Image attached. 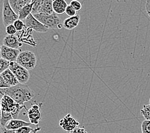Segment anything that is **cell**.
I'll list each match as a JSON object with an SVG mask.
<instances>
[{
	"label": "cell",
	"mask_w": 150,
	"mask_h": 133,
	"mask_svg": "<svg viewBox=\"0 0 150 133\" xmlns=\"http://www.w3.org/2000/svg\"><path fill=\"white\" fill-rule=\"evenodd\" d=\"M0 93L3 95H8L21 105L24 106V104L30 101L33 99L35 93L26 85L19 84L14 87L8 88H0Z\"/></svg>",
	"instance_id": "cell-1"
},
{
	"label": "cell",
	"mask_w": 150,
	"mask_h": 133,
	"mask_svg": "<svg viewBox=\"0 0 150 133\" xmlns=\"http://www.w3.org/2000/svg\"><path fill=\"white\" fill-rule=\"evenodd\" d=\"M23 108L26 110V107L17 103L10 97L8 95H3L1 99V111L10 113L13 119H17V117Z\"/></svg>",
	"instance_id": "cell-2"
},
{
	"label": "cell",
	"mask_w": 150,
	"mask_h": 133,
	"mask_svg": "<svg viewBox=\"0 0 150 133\" xmlns=\"http://www.w3.org/2000/svg\"><path fill=\"white\" fill-rule=\"evenodd\" d=\"M33 16L49 29H61L63 27L62 20L55 13L51 15L35 14Z\"/></svg>",
	"instance_id": "cell-3"
},
{
	"label": "cell",
	"mask_w": 150,
	"mask_h": 133,
	"mask_svg": "<svg viewBox=\"0 0 150 133\" xmlns=\"http://www.w3.org/2000/svg\"><path fill=\"white\" fill-rule=\"evenodd\" d=\"M16 62L25 69L30 70L33 69L37 65V56L30 51H23L20 53Z\"/></svg>",
	"instance_id": "cell-4"
},
{
	"label": "cell",
	"mask_w": 150,
	"mask_h": 133,
	"mask_svg": "<svg viewBox=\"0 0 150 133\" xmlns=\"http://www.w3.org/2000/svg\"><path fill=\"white\" fill-rule=\"evenodd\" d=\"M52 3L53 1L52 0H35L32 10V14L51 15L54 14Z\"/></svg>",
	"instance_id": "cell-5"
},
{
	"label": "cell",
	"mask_w": 150,
	"mask_h": 133,
	"mask_svg": "<svg viewBox=\"0 0 150 133\" xmlns=\"http://www.w3.org/2000/svg\"><path fill=\"white\" fill-rule=\"evenodd\" d=\"M9 69L12 72L20 84L26 85V83L30 80V74L29 70L20 65L16 62H10Z\"/></svg>",
	"instance_id": "cell-6"
},
{
	"label": "cell",
	"mask_w": 150,
	"mask_h": 133,
	"mask_svg": "<svg viewBox=\"0 0 150 133\" xmlns=\"http://www.w3.org/2000/svg\"><path fill=\"white\" fill-rule=\"evenodd\" d=\"M19 19V16L13 11L10 5L8 0H4L3 2V22L5 26L13 24Z\"/></svg>",
	"instance_id": "cell-7"
},
{
	"label": "cell",
	"mask_w": 150,
	"mask_h": 133,
	"mask_svg": "<svg viewBox=\"0 0 150 133\" xmlns=\"http://www.w3.org/2000/svg\"><path fill=\"white\" fill-rule=\"evenodd\" d=\"M25 26L35 31L38 33H47L49 28L42 24L35 18L33 14H31L24 20Z\"/></svg>",
	"instance_id": "cell-8"
},
{
	"label": "cell",
	"mask_w": 150,
	"mask_h": 133,
	"mask_svg": "<svg viewBox=\"0 0 150 133\" xmlns=\"http://www.w3.org/2000/svg\"><path fill=\"white\" fill-rule=\"evenodd\" d=\"M59 126L63 130L70 132L74 131V129L79 127L80 123L75 119V118L71 115L70 114H67L66 116L59 120Z\"/></svg>",
	"instance_id": "cell-9"
},
{
	"label": "cell",
	"mask_w": 150,
	"mask_h": 133,
	"mask_svg": "<svg viewBox=\"0 0 150 133\" xmlns=\"http://www.w3.org/2000/svg\"><path fill=\"white\" fill-rule=\"evenodd\" d=\"M28 119L31 124L38 125L42 118V113L40 110V106L34 104L27 111Z\"/></svg>",
	"instance_id": "cell-10"
},
{
	"label": "cell",
	"mask_w": 150,
	"mask_h": 133,
	"mask_svg": "<svg viewBox=\"0 0 150 133\" xmlns=\"http://www.w3.org/2000/svg\"><path fill=\"white\" fill-rule=\"evenodd\" d=\"M20 49L10 48L4 45L1 46V58L5 59L10 62H16L18 56L21 53Z\"/></svg>",
	"instance_id": "cell-11"
},
{
	"label": "cell",
	"mask_w": 150,
	"mask_h": 133,
	"mask_svg": "<svg viewBox=\"0 0 150 133\" xmlns=\"http://www.w3.org/2000/svg\"><path fill=\"white\" fill-rule=\"evenodd\" d=\"M3 44L10 48L19 49L21 46H23L22 43H21L18 37L16 35H6L3 41Z\"/></svg>",
	"instance_id": "cell-12"
},
{
	"label": "cell",
	"mask_w": 150,
	"mask_h": 133,
	"mask_svg": "<svg viewBox=\"0 0 150 133\" xmlns=\"http://www.w3.org/2000/svg\"><path fill=\"white\" fill-rule=\"evenodd\" d=\"M31 124L30 122H27L22 120L19 119H12L8 122V124L6 125L5 128L7 130L16 131L21 127L30 126Z\"/></svg>",
	"instance_id": "cell-13"
},
{
	"label": "cell",
	"mask_w": 150,
	"mask_h": 133,
	"mask_svg": "<svg viewBox=\"0 0 150 133\" xmlns=\"http://www.w3.org/2000/svg\"><path fill=\"white\" fill-rule=\"evenodd\" d=\"M0 76L4 79V80L6 82V83L8 84L10 87H14V86H16L20 84L12 72L9 69L5 70L3 73H1Z\"/></svg>",
	"instance_id": "cell-14"
},
{
	"label": "cell",
	"mask_w": 150,
	"mask_h": 133,
	"mask_svg": "<svg viewBox=\"0 0 150 133\" xmlns=\"http://www.w3.org/2000/svg\"><path fill=\"white\" fill-rule=\"evenodd\" d=\"M33 1V0H10L9 3L13 11L19 16L20 11L23 7L31 3Z\"/></svg>",
	"instance_id": "cell-15"
},
{
	"label": "cell",
	"mask_w": 150,
	"mask_h": 133,
	"mask_svg": "<svg viewBox=\"0 0 150 133\" xmlns=\"http://www.w3.org/2000/svg\"><path fill=\"white\" fill-rule=\"evenodd\" d=\"M80 19L81 17L79 15L67 18V19L64 20L63 23V28H65V29L69 30H72L74 29L79 24Z\"/></svg>",
	"instance_id": "cell-16"
},
{
	"label": "cell",
	"mask_w": 150,
	"mask_h": 133,
	"mask_svg": "<svg viewBox=\"0 0 150 133\" xmlns=\"http://www.w3.org/2000/svg\"><path fill=\"white\" fill-rule=\"evenodd\" d=\"M68 5L65 0H54L52 3L53 10L57 15H63L65 13Z\"/></svg>",
	"instance_id": "cell-17"
},
{
	"label": "cell",
	"mask_w": 150,
	"mask_h": 133,
	"mask_svg": "<svg viewBox=\"0 0 150 133\" xmlns=\"http://www.w3.org/2000/svg\"><path fill=\"white\" fill-rule=\"evenodd\" d=\"M35 1V0H33L31 3L28 4L27 5L23 7V9L21 10L19 14V19L21 21H24L28 16L32 14V10H33V7Z\"/></svg>",
	"instance_id": "cell-18"
},
{
	"label": "cell",
	"mask_w": 150,
	"mask_h": 133,
	"mask_svg": "<svg viewBox=\"0 0 150 133\" xmlns=\"http://www.w3.org/2000/svg\"><path fill=\"white\" fill-rule=\"evenodd\" d=\"M41 127H37V128H32L30 126H26L21 127L16 131V133H37L41 130Z\"/></svg>",
	"instance_id": "cell-19"
},
{
	"label": "cell",
	"mask_w": 150,
	"mask_h": 133,
	"mask_svg": "<svg viewBox=\"0 0 150 133\" xmlns=\"http://www.w3.org/2000/svg\"><path fill=\"white\" fill-rule=\"evenodd\" d=\"M141 113L145 120H150V104L143 106V107L141 110Z\"/></svg>",
	"instance_id": "cell-20"
},
{
	"label": "cell",
	"mask_w": 150,
	"mask_h": 133,
	"mask_svg": "<svg viewBox=\"0 0 150 133\" xmlns=\"http://www.w3.org/2000/svg\"><path fill=\"white\" fill-rule=\"evenodd\" d=\"M10 62L9 61L1 58V59H0V73H2L5 70L8 69L10 67Z\"/></svg>",
	"instance_id": "cell-21"
},
{
	"label": "cell",
	"mask_w": 150,
	"mask_h": 133,
	"mask_svg": "<svg viewBox=\"0 0 150 133\" xmlns=\"http://www.w3.org/2000/svg\"><path fill=\"white\" fill-rule=\"evenodd\" d=\"M142 133H150V120H144L141 124Z\"/></svg>",
	"instance_id": "cell-22"
},
{
	"label": "cell",
	"mask_w": 150,
	"mask_h": 133,
	"mask_svg": "<svg viewBox=\"0 0 150 133\" xmlns=\"http://www.w3.org/2000/svg\"><path fill=\"white\" fill-rule=\"evenodd\" d=\"M70 5L72 7V8L77 12H80L83 9V5H82L81 3L77 0H73V1L70 3Z\"/></svg>",
	"instance_id": "cell-23"
},
{
	"label": "cell",
	"mask_w": 150,
	"mask_h": 133,
	"mask_svg": "<svg viewBox=\"0 0 150 133\" xmlns=\"http://www.w3.org/2000/svg\"><path fill=\"white\" fill-rule=\"evenodd\" d=\"M13 26H15L16 29L17 30V31H22L24 28L26 27L25 26L24 22H23V21H21L20 19L17 20L16 22L13 23Z\"/></svg>",
	"instance_id": "cell-24"
},
{
	"label": "cell",
	"mask_w": 150,
	"mask_h": 133,
	"mask_svg": "<svg viewBox=\"0 0 150 133\" xmlns=\"http://www.w3.org/2000/svg\"><path fill=\"white\" fill-rule=\"evenodd\" d=\"M5 31H6V33L8 35H16V33L17 31V30L16 29L15 26H13V24L9 25V26H6L5 28Z\"/></svg>",
	"instance_id": "cell-25"
},
{
	"label": "cell",
	"mask_w": 150,
	"mask_h": 133,
	"mask_svg": "<svg viewBox=\"0 0 150 133\" xmlns=\"http://www.w3.org/2000/svg\"><path fill=\"white\" fill-rule=\"evenodd\" d=\"M65 13L67 14V16H69V17L77 16V12L70 5H68L67 8L66 9Z\"/></svg>",
	"instance_id": "cell-26"
},
{
	"label": "cell",
	"mask_w": 150,
	"mask_h": 133,
	"mask_svg": "<svg viewBox=\"0 0 150 133\" xmlns=\"http://www.w3.org/2000/svg\"><path fill=\"white\" fill-rule=\"evenodd\" d=\"M10 86L6 83L2 77L0 76V88H10Z\"/></svg>",
	"instance_id": "cell-27"
},
{
	"label": "cell",
	"mask_w": 150,
	"mask_h": 133,
	"mask_svg": "<svg viewBox=\"0 0 150 133\" xmlns=\"http://www.w3.org/2000/svg\"><path fill=\"white\" fill-rule=\"evenodd\" d=\"M70 133H88V132L84 128L77 127L76 129H74V130L72 131V132H70Z\"/></svg>",
	"instance_id": "cell-28"
},
{
	"label": "cell",
	"mask_w": 150,
	"mask_h": 133,
	"mask_svg": "<svg viewBox=\"0 0 150 133\" xmlns=\"http://www.w3.org/2000/svg\"><path fill=\"white\" fill-rule=\"evenodd\" d=\"M146 12H147L148 15L150 19V0H148V1H146Z\"/></svg>",
	"instance_id": "cell-29"
},
{
	"label": "cell",
	"mask_w": 150,
	"mask_h": 133,
	"mask_svg": "<svg viewBox=\"0 0 150 133\" xmlns=\"http://www.w3.org/2000/svg\"><path fill=\"white\" fill-rule=\"evenodd\" d=\"M1 133H16V131L7 130L5 127H1Z\"/></svg>",
	"instance_id": "cell-30"
},
{
	"label": "cell",
	"mask_w": 150,
	"mask_h": 133,
	"mask_svg": "<svg viewBox=\"0 0 150 133\" xmlns=\"http://www.w3.org/2000/svg\"><path fill=\"white\" fill-rule=\"evenodd\" d=\"M149 104H150V97H149Z\"/></svg>",
	"instance_id": "cell-31"
}]
</instances>
